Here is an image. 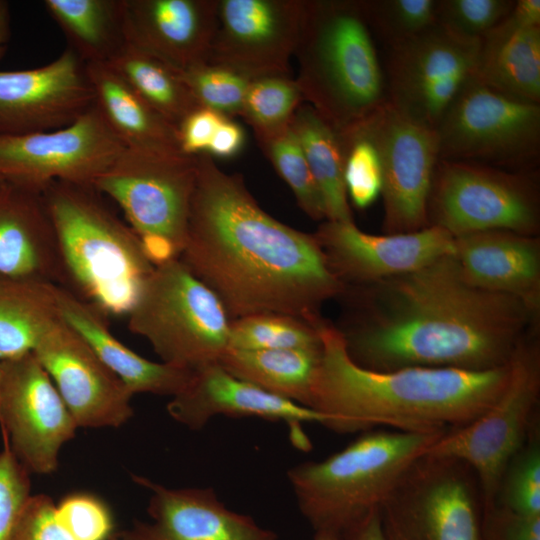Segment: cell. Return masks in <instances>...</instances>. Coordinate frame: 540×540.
Wrapping results in <instances>:
<instances>
[{
  "instance_id": "cell-32",
  "label": "cell",
  "mask_w": 540,
  "mask_h": 540,
  "mask_svg": "<svg viewBox=\"0 0 540 540\" xmlns=\"http://www.w3.org/2000/svg\"><path fill=\"white\" fill-rule=\"evenodd\" d=\"M153 110L178 130L199 107L181 71L156 56L126 43L106 62Z\"/></svg>"
},
{
  "instance_id": "cell-31",
  "label": "cell",
  "mask_w": 540,
  "mask_h": 540,
  "mask_svg": "<svg viewBox=\"0 0 540 540\" xmlns=\"http://www.w3.org/2000/svg\"><path fill=\"white\" fill-rule=\"evenodd\" d=\"M59 317L55 284L0 275V361L32 352Z\"/></svg>"
},
{
  "instance_id": "cell-18",
  "label": "cell",
  "mask_w": 540,
  "mask_h": 540,
  "mask_svg": "<svg viewBox=\"0 0 540 540\" xmlns=\"http://www.w3.org/2000/svg\"><path fill=\"white\" fill-rule=\"evenodd\" d=\"M94 104L86 64L68 47L43 66L0 71V135L60 129Z\"/></svg>"
},
{
  "instance_id": "cell-34",
  "label": "cell",
  "mask_w": 540,
  "mask_h": 540,
  "mask_svg": "<svg viewBox=\"0 0 540 540\" xmlns=\"http://www.w3.org/2000/svg\"><path fill=\"white\" fill-rule=\"evenodd\" d=\"M322 348L316 327L285 314L262 313L231 320L228 349L274 350Z\"/></svg>"
},
{
  "instance_id": "cell-48",
  "label": "cell",
  "mask_w": 540,
  "mask_h": 540,
  "mask_svg": "<svg viewBox=\"0 0 540 540\" xmlns=\"http://www.w3.org/2000/svg\"><path fill=\"white\" fill-rule=\"evenodd\" d=\"M504 21L515 28L540 26V0H515Z\"/></svg>"
},
{
  "instance_id": "cell-14",
  "label": "cell",
  "mask_w": 540,
  "mask_h": 540,
  "mask_svg": "<svg viewBox=\"0 0 540 540\" xmlns=\"http://www.w3.org/2000/svg\"><path fill=\"white\" fill-rule=\"evenodd\" d=\"M481 43L459 37L436 23L389 47L387 102L408 119L434 130L474 75Z\"/></svg>"
},
{
  "instance_id": "cell-50",
  "label": "cell",
  "mask_w": 540,
  "mask_h": 540,
  "mask_svg": "<svg viewBox=\"0 0 540 540\" xmlns=\"http://www.w3.org/2000/svg\"><path fill=\"white\" fill-rule=\"evenodd\" d=\"M11 38V12L10 5L0 0V60L3 58Z\"/></svg>"
},
{
  "instance_id": "cell-17",
  "label": "cell",
  "mask_w": 540,
  "mask_h": 540,
  "mask_svg": "<svg viewBox=\"0 0 540 540\" xmlns=\"http://www.w3.org/2000/svg\"><path fill=\"white\" fill-rule=\"evenodd\" d=\"M32 352L78 428H117L133 416V394L61 316L45 329Z\"/></svg>"
},
{
  "instance_id": "cell-12",
  "label": "cell",
  "mask_w": 540,
  "mask_h": 540,
  "mask_svg": "<svg viewBox=\"0 0 540 540\" xmlns=\"http://www.w3.org/2000/svg\"><path fill=\"white\" fill-rule=\"evenodd\" d=\"M434 131L439 159L532 170L540 156V104L506 96L472 75Z\"/></svg>"
},
{
  "instance_id": "cell-44",
  "label": "cell",
  "mask_w": 540,
  "mask_h": 540,
  "mask_svg": "<svg viewBox=\"0 0 540 540\" xmlns=\"http://www.w3.org/2000/svg\"><path fill=\"white\" fill-rule=\"evenodd\" d=\"M11 540H75L59 521L45 494L30 495L16 519Z\"/></svg>"
},
{
  "instance_id": "cell-26",
  "label": "cell",
  "mask_w": 540,
  "mask_h": 540,
  "mask_svg": "<svg viewBox=\"0 0 540 540\" xmlns=\"http://www.w3.org/2000/svg\"><path fill=\"white\" fill-rule=\"evenodd\" d=\"M55 296L61 318L133 395L151 393L173 397L186 386L193 371L138 355L112 334L109 318L92 305L59 285H55Z\"/></svg>"
},
{
  "instance_id": "cell-11",
  "label": "cell",
  "mask_w": 540,
  "mask_h": 540,
  "mask_svg": "<svg viewBox=\"0 0 540 540\" xmlns=\"http://www.w3.org/2000/svg\"><path fill=\"white\" fill-rule=\"evenodd\" d=\"M428 221L429 226L441 227L453 237L489 230L538 236V172L439 159Z\"/></svg>"
},
{
  "instance_id": "cell-27",
  "label": "cell",
  "mask_w": 540,
  "mask_h": 540,
  "mask_svg": "<svg viewBox=\"0 0 540 540\" xmlns=\"http://www.w3.org/2000/svg\"><path fill=\"white\" fill-rule=\"evenodd\" d=\"M95 105L125 148L182 152L178 130L142 100L107 64H86Z\"/></svg>"
},
{
  "instance_id": "cell-25",
  "label": "cell",
  "mask_w": 540,
  "mask_h": 540,
  "mask_svg": "<svg viewBox=\"0 0 540 540\" xmlns=\"http://www.w3.org/2000/svg\"><path fill=\"white\" fill-rule=\"evenodd\" d=\"M0 275L61 284L53 225L41 192L0 180Z\"/></svg>"
},
{
  "instance_id": "cell-39",
  "label": "cell",
  "mask_w": 540,
  "mask_h": 540,
  "mask_svg": "<svg viewBox=\"0 0 540 540\" xmlns=\"http://www.w3.org/2000/svg\"><path fill=\"white\" fill-rule=\"evenodd\" d=\"M345 151L344 183L355 207L365 209L382 191V171L377 151L366 138L348 130L337 131Z\"/></svg>"
},
{
  "instance_id": "cell-2",
  "label": "cell",
  "mask_w": 540,
  "mask_h": 540,
  "mask_svg": "<svg viewBox=\"0 0 540 540\" xmlns=\"http://www.w3.org/2000/svg\"><path fill=\"white\" fill-rule=\"evenodd\" d=\"M187 238L179 260L218 297L231 320L262 313L314 325L345 286L314 236L262 210L237 176L197 157Z\"/></svg>"
},
{
  "instance_id": "cell-52",
  "label": "cell",
  "mask_w": 540,
  "mask_h": 540,
  "mask_svg": "<svg viewBox=\"0 0 540 540\" xmlns=\"http://www.w3.org/2000/svg\"><path fill=\"white\" fill-rule=\"evenodd\" d=\"M1 180V179H0Z\"/></svg>"
},
{
  "instance_id": "cell-28",
  "label": "cell",
  "mask_w": 540,
  "mask_h": 540,
  "mask_svg": "<svg viewBox=\"0 0 540 540\" xmlns=\"http://www.w3.org/2000/svg\"><path fill=\"white\" fill-rule=\"evenodd\" d=\"M474 77L506 96L540 104V26L499 23L482 40Z\"/></svg>"
},
{
  "instance_id": "cell-43",
  "label": "cell",
  "mask_w": 540,
  "mask_h": 540,
  "mask_svg": "<svg viewBox=\"0 0 540 540\" xmlns=\"http://www.w3.org/2000/svg\"><path fill=\"white\" fill-rule=\"evenodd\" d=\"M30 491V473L4 446L0 452V540H11L16 519Z\"/></svg>"
},
{
  "instance_id": "cell-29",
  "label": "cell",
  "mask_w": 540,
  "mask_h": 540,
  "mask_svg": "<svg viewBox=\"0 0 540 540\" xmlns=\"http://www.w3.org/2000/svg\"><path fill=\"white\" fill-rule=\"evenodd\" d=\"M43 5L85 64L108 62L126 43L125 0H45Z\"/></svg>"
},
{
  "instance_id": "cell-38",
  "label": "cell",
  "mask_w": 540,
  "mask_h": 540,
  "mask_svg": "<svg viewBox=\"0 0 540 540\" xmlns=\"http://www.w3.org/2000/svg\"><path fill=\"white\" fill-rule=\"evenodd\" d=\"M181 75L200 106L219 114L243 110L248 77L207 63L181 71Z\"/></svg>"
},
{
  "instance_id": "cell-51",
  "label": "cell",
  "mask_w": 540,
  "mask_h": 540,
  "mask_svg": "<svg viewBox=\"0 0 540 540\" xmlns=\"http://www.w3.org/2000/svg\"><path fill=\"white\" fill-rule=\"evenodd\" d=\"M313 540H344L343 536L335 531L331 530H317L315 531Z\"/></svg>"
},
{
  "instance_id": "cell-1",
  "label": "cell",
  "mask_w": 540,
  "mask_h": 540,
  "mask_svg": "<svg viewBox=\"0 0 540 540\" xmlns=\"http://www.w3.org/2000/svg\"><path fill=\"white\" fill-rule=\"evenodd\" d=\"M342 295L351 312L335 326L350 358L373 371L500 368L539 325L519 299L466 282L452 254Z\"/></svg>"
},
{
  "instance_id": "cell-20",
  "label": "cell",
  "mask_w": 540,
  "mask_h": 540,
  "mask_svg": "<svg viewBox=\"0 0 540 540\" xmlns=\"http://www.w3.org/2000/svg\"><path fill=\"white\" fill-rule=\"evenodd\" d=\"M132 478L150 492V521H135L110 540H276L275 532L228 509L212 488H169Z\"/></svg>"
},
{
  "instance_id": "cell-37",
  "label": "cell",
  "mask_w": 540,
  "mask_h": 540,
  "mask_svg": "<svg viewBox=\"0 0 540 540\" xmlns=\"http://www.w3.org/2000/svg\"><path fill=\"white\" fill-rule=\"evenodd\" d=\"M369 27L388 48L408 40L437 23L438 0L359 1Z\"/></svg>"
},
{
  "instance_id": "cell-4",
  "label": "cell",
  "mask_w": 540,
  "mask_h": 540,
  "mask_svg": "<svg viewBox=\"0 0 540 540\" xmlns=\"http://www.w3.org/2000/svg\"><path fill=\"white\" fill-rule=\"evenodd\" d=\"M61 284L107 318L127 316L155 265L140 239L92 185L56 181L42 192Z\"/></svg>"
},
{
  "instance_id": "cell-35",
  "label": "cell",
  "mask_w": 540,
  "mask_h": 540,
  "mask_svg": "<svg viewBox=\"0 0 540 540\" xmlns=\"http://www.w3.org/2000/svg\"><path fill=\"white\" fill-rule=\"evenodd\" d=\"M495 505L527 516H540V420L501 477Z\"/></svg>"
},
{
  "instance_id": "cell-49",
  "label": "cell",
  "mask_w": 540,
  "mask_h": 540,
  "mask_svg": "<svg viewBox=\"0 0 540 540\" xmlns=\"http://www.w3.org/2000/svg\"><path fill=\"white\" fill-rule=\"evenodd\" d=\"M344 540H384L379 509L342 534Z\"/></svg>"
},
{
  "instance_id": "cell-30",
  "label": "cell",
  "mask_w": 540,
  "mask_h": 540,
  "mask_svg": "<svg viewBox=\"0 0 540 540\" xmlns=\"http://www.w3.org/2000/svg\"><path fill=\"white\" fill-rule=\"evenodd\" d=\"M322 348L227 349L218 363L234 377L309 408Z\"/></svg>"
},
{
  "instance_id": "cell-10",
  "label": "cell",
  "mask_w": 540,
  "mask_h": 540,
  "mask_svg": "<svg viewBox=\"0 0 540 540\" xmlns=\"http://www.w3.org/2000/svg\"><path fill=\"white\" fill-rule=\"evenodd\" d=\"M482 498L465 462L424 453L379 508L384 540H481Z\"/></svg>"
},
{
  "instance_id": "cell-23",
  "label": "cell",
  "mask_w": 540,
  "mask_h": 540,
  "mask_svg": "<svg viewBox=\"0 0 540 540\" xmlns=\"http://www.w3.org/2000/svg\"><path fill=\"white\" fill-rule=\"evenodd\" d=\"M215 14L205 1L125 0L126 40L184 71L207 63Z\"/></svg>"
},
{
  "instance_id": "cell-8",
  "label": "cell",
  "mask_w": 540,
  "mask_h": 540,
  "mask_svg": "<svg viewBox=\"0 0 540 540\" xmlns=\"http://www.w3.org/2000/svg\"><path fill=\"white\" fill-rule=\"evenodd\" d=\"M127 317L129 330L178 368L195 371L228 349L230 317L179 259L155 266Z\"/></svg>"
},
{
  "instance_id": "cell-19",
  "label": "cell",
  "mask_w": 540,
  "mask_h": 540,
  "mask_svg": "<svg viewBox=\"0 0 540 540\" xmlns=\"http://www.w3.org/2000/svg\"><path fill=\"white\" fill-rule=\"evenodd\" d=\"M314 236L329 268L345 287L415 271L454 249V237L435 225L411 233L373 235L354 222L327 220Z\"/></svg>"
},
{
  "instance_id": "cell-45",
  "label": "cell",
  "mask_w": 540,
  "mask_h": 540,
  "mask_svg": "<svg viewBox=\"0 0 540 540\" xmlns=\"http://www.w3.org/2000/svg\"><path fill=\"white\" fill-rule=\"evenodd\" d=\"M481 540H540V516L495 505L482 513Z\"/></svg>"
},
{
  "instance_id": "cell-7",
  "label": "cell",
  "mask_w": 540,
  "mask_h": 540,
  "mask_svg": "<svg viewBox=\"0 0 540 540\" xmlns=\"http://www.w3.org/2000/svg\"><path fill=\"white\" fill-rule=\"evenodd\" d=\"M196 175V156L124 148L92 186L118 205L157 266L183 251Z\"/></svg>"
},
{
  "instance_id": "cell-24",
  "label": "cell",
  "mask_w": 540,
  "mask_h": 540,
  "mask_svg": "<svg viewBox=\"0 0 540 540\" xmlns=\"http://www.w3.org/2000/svg\"><path fill=\"white\" fill-rule=\"evenodd\" d=\"M463 279L477 288L513 296L539 316L540 239L506 230L454 237L452 253Z\"/></svg>"
},
{
  "instance_id": "cell-3",
  "label": "cell",
  "mask_w": 540,
  "mask_h": 540,
  "mask_svg": "<svg viewBox=\"0 0 540 540\" xmlns=\"http://www.w3.org/2000/svg\"><path fill=\"white\" fill-rule=\"evenodd\" d=\"M322 352L309 408L321 425L338 434L390 427L408 433H440L481 416L503 393L509 363L469 371L411 367L373 371L356 364L329 321L316 322Z\"/></svg>"
},
{
  "instance_id": "cell-40",
  "label": "cell",
  "mask_w": 540,
  "mask_h": 540,
  "mask_svg": "<svg viewBox=\"0 0 540 540\" xmlns=\"http://www.w3.org/2000/svg\"><path fill=\"white\" fill-rule=\"evenodd\" d=\"M515 0H438L437 23L453 34L482 41L510 12Z\"/></svg>"
},
{
  "instance_id": "cell-42",
  "label": "cell",
  "mask_w": 540,
  "mask_h": 540,
  "mask_svg": "<svg viewBox=\"0 0 540 540\" xmlns=\"http://www.w3.org/2000/svg\"><path fill=\"white\" fill-rule=\"evenodd\" d=\"M56 514L75 540H110L114 522L107 504L99 497L76 492L63 497Z\"/></svg>"
},
{
  "instance_id": "cell-16",
  "label": "cell",
  "mask_w": 540,
  "mask_h": 540,
  "mask_svg": "<svg viewBox=\"0 0 540 540\" xmlns=\"http://www.w3.org/2000/svg\"><path fill=\"white\" fill-rule=\"evenodd\" d=\"M0 428L4 446L27 469L50 474L78 428L33 352L0 361Z\"/></svg>"
},
{
  "instance_id": "cell-36",
  "label": "cell",
  "mask_w": 540,
  "mask_h": 540,
  "mask_svg": "<svg viewBox=\"0 0 540 540\" xmlns=\"http://www.w3.org/2000/svg\"><path fill=\"white\" fill-rule=\"evenodd\" d=\"M264 132L271 133L268 141L270 158L280 176L293 191L300 207L314 220L326 218L321 192L292 126L286 123Z\"/></svg>"
},
{
  "instance_id": "cell-6",
  "label": "cell",
  "mask_w": 540,
  "mask_h": 540,
  "mask_svg": "<svg viewBox=\"0 0 540 540\" xmlns=\"http://www.w3.org/2000/svg\"><path fill=\"white\" fill-rule=\"evenodd\" d=\"M297 46L298 87L334 129L366 117L386 100V83L359 2L327 1L304 7Z\"/></svg>"
},
{
  "instance_id": "cell-13",
  "label": "cell",
  "mask_w": 540,
  "mask_h": 540,
  "mask_svg": "<svg viewBox=\"0 0 540 540\" xmlns=\"http://www.w3.org/2000/svg\"><path fill=\"white\" fill-rule=\"evenodd\" d=\"M342 130L366 138L377 151L385 234L411 233L428 227V202L439 160L435 131L408 119L387 100Z\"/></svg>"
},
{
  "instance_id": "cell-33",
  "label": "cell",
  "mask_w": 540,
  "mask_h": 540,
  "mask_svg": "<svg viewBox=\"0 0 540 540\" xmlns=\"http://www.w3.org/2000/svg\"><path fill=\"white\" fill-rule=\"evenodd\" d=\"M291 126L321 192L326 219L354 222L344 183L345 151L337 130L311 107L300 108Z\"/></svg>"
},
{
  "instance_id": "cell-15",
  "label": "cell",
  "mask_w": 540,
  "mask_h": 540,
  "mask_svg": "<svg viewBox=\"0 0 540 540\" xmlns=\"http://www.w3.org/2000/svg\"><path fill=\"white\" fill-rule=\"evenodd\" d=\"M124 148L94 104L60 129L0 135V179L41 193L56 181L92 185Z\"/></svg>"
},
{
  "instance_id": "cell-46",
  "label": "cell",
  "mask_w": 540,
  "mask_h": 540,
  "mask_svg": "<svg viewBox=\"0 0 540 540\" xmlns=\"http://www.w3.org/2000/svg\"><path fill=\"white\" fill-rule=\"evenodd\" d=\"M224 120L221 114L205 107L191 112L178 126L181 151L187 155L207 151L217 128Z\"/></svg>"
},
{
  "instance_id": "cell-9",
  "label": "cell",
  "mask_w": 540,
  "mask_h": 540,
  "mask_svg": "<svg viewBox=\"0 0 540 540\" xmlns=\"http://www.w3.org/2000/svg\"><path fill=\"white\" fill-rule=\"evenodd\" d=\"M538 328L519 343L509 361L508 383L477 419L441 436L426 453L467 463L480 487L483 512L496 503L499 484L511 458L539 419L540 342Z\"/></svg>"
},
{
  "instance_id": "cell-41",
  "label": "cell",
  "mask_w": 540,
  "mask_h": 540,
  "mask_svg": "<svg viewBox=\"0 0 540 540\" xmlns=\"http://www.w3.org/2000/svg\"><path fill=\"white\" fill-rule=\"evenodd\" d=\"M300 92L285 78L261 76L250 81L242 111L264 131L272 130L287 123Z\"/></svg>"
},
{
  "instance_id": "cell-47",
  "label": "cell",
  "mask_w": 540,
  "mask_h": 540,
  "mask_svg": "<svg viewBox=\"0 0 540 540\" xmlns=\"http://www.w3.org/2000/svg\"><path fill=\"white\" fill-rule=\"evenodd\" d=\"M243 142L244 133L241 127L224 119L214 133L207 151L217 157L228 158L241 149Z\"/></svg>"
},
{
  "instance_id": "cell-22",
  "label": "cell",
  "mask_w": 540,
  "mask_h": 540,
  "mask_svg": "<svg viewBox=\"0 0 540 540\" xmlns=\"http://www.w3.org/2000/svg\"><path fill=\"white\" fill-rule=\"evenodd\" d=\"M304 7L266 0L221 2V27L211 46L221 59L220 66L246 77L279 71L287 53L298 44Z\"/></svg>"
},
{
  "instance_id": "cell-5",
  "label": "cell",
  "mask_w": 540,
  "mask_h": 540,
  "mask_svg": "<svg viewBox=\"0 0 540 540\" xmlns=\"http://www.w3.org/2000/svg\"><path fill=\"white\" fill-rule=\"evenodd\" d=\"M446 432L372 429L322 461L291 468L288 479L315 531L341 535L380 508L408 466Z\"/></svg>"
},
{
  "instance_id": "cell-21",
  "label": "cell",
  "mask_w": 540,
  "mask_h": 540,
  "mask_svg": "<svg viewBox=\"0 0 540 540\" xmlns=\"http://www.w3.org/2000/svg\"><path fill=\"white\" fill-rule=\"evenodd\" d=\"M167 412L192 430L203 428L217 415L284 422L293 444L301 450L311 449L302 424L323 421L315 410L238 379L218 362L193 371L186 386L168 402Z\"/></svg>"
}]
</instances>
